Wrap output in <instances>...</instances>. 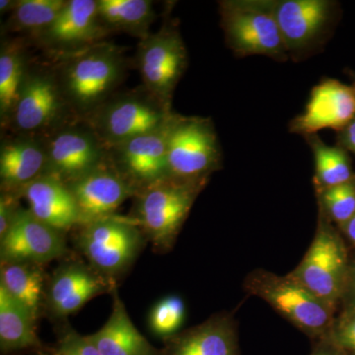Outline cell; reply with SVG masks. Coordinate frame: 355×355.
<instances>
[{
	"label": "cell",
	"instance_id": "6da1fadb",
	"mask_svg": "<svg viewBox=\"0 0 355 355\" xmlns=\"http://www.w3.org/2000/svg\"><path fill=\"white\" fill-rule=\"evenodd\" d=\"M125 69L123 50L105 42L65 55L57 77L69 108L90 116L113 97Z\"/></svg>",
	"mask_w": 355,
	"mask_h": 355
},
{
	"label": "cell",
	"instance_id": "7a4b0ae2",
	"mask_svg": "<svg viewBox=\"0 0 355 355\" xmlns=\"http://www.w3.org/2000/svg\"><path fill=\"white\" fill-rule=\"evenodd\" d=\"M207 179L166 177L135 193L132 218L158 253L169 252Z\"/></svg>",
	"mask_w": 355,
	"mask_h": 355
},
{
	"label": "cell",
	"instance_id": "3957f363",
	"mask_svg": "<svg viewBox=\"0 0 355 355\" xmlns=\"http://www.w3.org/2000/svg\"><path fill=\"white\" fill-rule=\"evenodd\" d=\"M76 229L74 243L86 263L114 284L130 270L148 242L132 217L114 214Z\"/></svg>",
	"mask_w": 355,
	"mask_h": 355
},
{
	"label": "cell",
	"instance_id": "277c9868",
	"mask_svg": "<svg viewBox=\"0 0 355 355\" xmlns=\"http://www.w3.org/2000/svg\"><path fill=\"white\" fill-rule=\"evenodd\" d=\"M244 288L252 295L263 299L311 338L321 340L330 334L335 309L291 275L280 277L257 270L248 275Z\"/></svg>",
	"mask_w": 355,
	"mask_h": 355
},
{
	"label": "cell",
	"instance_id": "5b68a950",
	"mask_svg": "<svg viewBox=\"0 0 355 355\" xmlns=\"http://www.w3.org/2000/svg\"><path fill=\"white\" fill-rule=\"evenodd\" d=\"M173 114L170 107L144 88L114 95L88 118L90 128L108 149L159 130Z\"/></svg>",
	"mask_w": 355,
	"mask_h": 355
},
{
	"label": "cell",
	"instance_id": "8992f818",
	"mask_svg": "<svg viewBox=\"0 0 355 355\" xmlns=\"http://www.w3.org/2000/svg\"><path fill=\"white\" fill-rule=\"evenodd\" d=\"M289 275L336 309L347 286V252L323 214L307 253Z\"/></svg>",
	"mask_w": 355,
	"mask_h": 355
},
{
	"label": "cell",
	"instance_id": "52a82bcc",
	"mask_svg": "<svg viewBox=\"0 0 355 355\" xmlns=\"http://www.w3.org/2000/svg\"><path fill=\"white\" fill-rule=\"evenodd\" d=\"M217 137L209 120L174 114L167 141L168 177L209 179L218 167Z\"/></svg>",
	"mask_w": 355,
	"mask_h": 355
},
{
	"label": "cell",
	"instance_id": "ba28073f",
	"mask_svg": "<svg viewBox=\"0 0 355 355\" xmlns=\"http://www.w3.org/2000/svg\"><path fill=\"white\" fill-rule=\"evenodd\" d=\"M221 6L226 40L235 53L275 58L286 53L287 48L272 4L231 1Z\"/></svg>",
	"mask_w": 355,
	"mask_h": 355
},
{
	"label": "cell",
	"instance_id": "9c48e42d",
	"mask_svg": "<svg viewBox=\"0 0 355 355\" xmlns=\"http://www.w3.org/2000/svg\"><path fill=\"white\" fill-rule=\"evenodd\" d=\"M137 62L144 88L171 108L173 92L187 67V51L179 33L163 27L140 40Z\"/></svg>",
	"mask_w": 355,
	"mask_h": 355
},
{
	"label": "cell",
	"instance_id": "30bf717a",
	"mask_svg": "<svg viewBox=\"0 0 355 355\" xmlns=\"http://www.w3.org/2000/svg\"><path fill=\"white\" fill-rule=\"evenodd\" d=\"M64 259L46 282L44 313L65 322L96 296L113 292L116 284L78 259Z\"/></svg>",
	"mask_w": 355,
	"mask_h": 355
},
{
	"label": "cell",
	"instance_id": "8fae6325",
	"mask_svg": "<svg viewBox=\"0 0 355 355\" xmlns=\"http://www.w3.org/2000/svg\"><path fill=\"white\" fill-rule=\"evenodd\" d=\"M69 251L64 233L51 227L21 207L12 225L0 238L1 263H32L44 266L67 258Z\"/></svg>",
	"mask_w": 355,
	"mask_h": 355
},
{
	"label": "cell",
	"instance_id": "7c38bea8",
	"mask_svg": "<svg viewBox=\"0 0 355 355\" xmlns=\"http://www.w3.org/2000/svg\"><path fill=\"white\" fill-rule=\"evenodd\" d=\"M67 107L57 74L28 69L10 123L20 135L36 137L55 127Z\"/></svg>",
	"mask_w": 355,
	"mask_h": 355
},
{
	"label": "cell",
	"instance_id": "4fadbf2b",
	"mask_svg": "<svg viewBox=\"0 0 355 355\" xmlns=\"http://www.w3.org/2000/svg\"><path fill=\"white\" fill-rule=\"evenodd\" d=\"M48 175L69 184L106 162L107 148L92 128H65L46 142Z\"/></svg>",
	"mask_w": 355,
	"mask_h": 355
},
{
	"label": "cell",
	"instance_id": "5bb4252c",
	"mask_svg": "<svg viewBox=\"0 0 355 355\" xmlns=\"http://www.w3.org/2000/svg\"><path fill=\"white\" fill-rule=\"evenodd\" d=\"M173 116L159 130L107 149L110 163L137 191L168 177L167 141Z\"/></svg>",
	"mask_w": 355,
	"mask_h": 355
},
{
	"label": "cell",
	"instance_id": "9a60e30c",
	"mask_svg": "<svg viewBox=\"0 0 355 355\" xmlns=\"http://www.w3.org/2000/svg\"><path fill=\"white\" fill-rule=\"evenodd\" d=\"M110 32L100 20L97 0H67L53 24L37 38L67 55L102 43Z\"/></svg>",
	"mask_w": 355,
	"mask_h": 355
},
{
	"label": "cell",
	"instance_id": "2e32d148",
	"mask_svg": "<svg viewBox=\"0 0 355 355\" xmlns=\"http://www.w3.org/2000/svg\"><path fill=\"white\" fill-rule=\"evenodd\" d=\"M106 162L67 184L76 198L81 224L114 216L128 198L137 193L130 182Z\"/></svg>",
	"mask_w": 355,
	"mask_h": 355
},
{
	"label": "cell",
	"instance_id": "e0dca14e",
	"mask_svg": "<svg viewBox=\"0 0 355 355\" xmlns=\"http://www.w3.org/2000/svg\"><path fill=\"white\" fill-rule=\"evenodd\" d=\"M355 114V93L352 88L336 80H327L311 93L305 112L294 121L298 132L312 133L347 125Z\"/></svg>",
	"mask_w": 355,
	"mask_h": 355
},
{
	"label": "cell",
	"instance_id": "ac0fdd59",
	"mask_svg": "<svg viewBox=\"0 0 355 355\" xmlns=\"http://www.w3.org/2000/svg\"><path fill=\"white\" fill-rule=\"evenodd\" d=\"M162 355H240L233 318L219 314L163 340Z\"/></svg>",
	"mask_w": 355,
	"mask_h": 355
},
{
	"label": "cell",
	"instance_id": "d6986e66",
	"mask_svg": "<svg viewBox=\"0 0 355 355\" xmlns=\"http://www.w3.org/2000/svg\"><path fill=\"white\" fill-rule=\"evenodd\" d=\"M19 196L27 200L33 216L64 234L81 225L76 198L69 186L55 178L42 175L22 189Z\"/></svg>",
	"mask_w": 355,
	"mask_h": 355
},
{
	"label": "cell",
	"instance_id": "ffe728a7",
	"mask_svg": "<svg viewBox=\"0 0 355 355\" xmlns=\"http://www.w3.org/2000/svg\"><path fill=\"white\" fill-rule=\"evenodd\" d=\"M46 166V144L36 137L20 135L4 142L0 148L1 191L19 196L22 189L44 175Z\"/></svg>",
	"mask_w": 355,
	"mask_h": 355
},
{
	"label": "cell",
	"instance_id": "44dd1931",
	"mask_svg": "<svg viewBox=\"0 0 355 355\" xmlns=\"http://www.w3.org/2000/svg\"><path fill=\"white\" fill-rule=\"evenodd\" d=\"M287 50L304 48L320 33L330 15V3L323 0H286L273 6Z\"/></svg>",
	"mask_w": 355,
	"mask_h": 355
},
{
	"label": "cell",
	"instance_id": "7402d4cb",
	"mask_svg": "<svg viewBox=\"0 0 355 355\" xmlns=\"http://www.w3.org/2000/svg\"><path fill=\"white\" fill-rule=\"evenodd\" d=\"M113 306L109 319L89 338L102 355H162V349L153 347L141 335L128 316L118 287L111 293Z\"/></svg>",
	"mask_w": 355,
	"mask_h": 355
},
{
	"label": "cell",
	"instance_id": "603a6c76",
	"mask_svg": "<svg viewBox=\"0 0 355 355\" xmlns=\"http://www.w3.org/2000/svg\"><path fill=\"white\" fill-rule=\"evenodd\" d=\"M49 349L37 334V322L27 310L0 287V352L2 355L23 352L44 354Z\"/></svg>",
	"mask_w": 355,
	"mask_h": 355
},
{
	"label": "cell",
	"instance_id": "cb8c5ba5",
	"mask_svg": "<svg viewBox=\"0 0 355 355\" xmlns=\"http://www.w3.org/2000/svg\"><path fill=\"white\" fill-rule=\"evenodd\" d=\"M48 279L43 266L0 263V287L23 306L37 323L44 313Z\"/></svg>",
	"mask_w": 355,
	"mask_h": 355
},
{
	"label": "cell",
	"instance_id": "d4e9b609",
	"mask_svg": "<svg viewBox=\"0 0 355 355\" xmlns=\"http://www.w3.org/2000/svg\"><path fill=\"white\" fill-rule=\"evenodd\" d=\"M98 13L109 31L128 33L140 40L150 34L155 21L150 0H97Z\"/></svg>",
	"mask_w": 355,
	"mask_h": 355
},
{
	"label": "cell",
	"instance_id": "484cf974",
	"mask_svg": "<svg viewBox=\"0 0 355 355\" xmlns=\"http://www.w3.org/2000/svg\"><path fill=\"white\" fill-rule=\"evenodd\" d=\"M27 72V60L20 43L2 44L0 51V119L2 125L10 123Z\"/></svg>",
	"mask_w": 355,
	"mask_h": 355
},
{
	"label": "cell",
	"instance_id": "4316f807",
	"mask_svg": "<svg viewBox=\"0 0 355 355\" xmlns=\"http://www.w3.org/2000/svg\"><path fill=\"white\" fill-rule=\"evenodd\" d=\"M65 3L67 0H16L8 29L38 37L53 24Z\"/></svg>",
	"mask_w": 355,
	"mask_h": 355
},
{
	"label": "cell",
	"instance_id": "83f0119b",
	"mask_svg": "<svg viewBox=\"0 0 355 355\" xmlns=\"http://www.w3.org/2000/svg\"><path fill=\"white\" fill-rule=\"evenodd\" d=\"M316 162L315 182L320 191L349 183L352 168L347 156L336 147L326 146L319 139L312 144Z\"/></svg>",
	"mask_w": 355,
	"mask_h": 355
},
{
	"label": "cell",
	"instance_id": "f1b7e54d",
	"mask_svg": "<svg viewBox=\"0 0 355 355\" xmlns=\"http://www.w3.org/2000/svg\"><path fill=\"white\" fill-rule=\"evenodd\" d=\"M186 319V305L178 295H169L159 300L151 308L148 316L149 330L165 340L181 330Z\"/></svg>",
	"mask_w": 355,
	"mask_h": 355
},
{
	"label": "cell",
	"instance_id": "f546056e",
	"mask_svg": "<svg viewBox=\"0 0 355 355\" xmlns=\"http://www.w3.org/2000/svg\"><path fill=\"white\" fill-rule=\"evenodd\" d=\"M322 205L329 216L340 226L355 214V186L352 182L321 191Z\"/></svg>",
	"mask_w": 355,
	"mask_h": 355
},
{
	"label": "cell",
	"instance_id": "4dcf8cb0",
	"mask_svg": "<svg viewBox=\"0 0 355 355\" xmlns=\"http://www.w3.org/2000/svg\"><path fill=\"white\" fill-rule=\"evenodd\" d=\"M48 355H102L88 336L74 330L67 321L58 323L57 342Z\"/></svg>",
	"mask_w": 355,
	"mask_h": 355
},
{
	"label": "cell",
	"instance_id": "1f68e13d",
	"mask_svg": "<svg viewBox=\"0 0 355 355\" xmlns=\"http://www.w3.org/2000/svg\"><path fill=\"white\" fill-rule=\"evenodd\" d=\"M327 340L349 354H355V310H349L334 322Z\"/></svg>",
	"mask_w": 355,
	"mask_h": 355
},
{
	"label": "cell",
	"instance_id": "d6a6232c",
	"mask_svg": "<svg viewBox=\"0 0 355 355\" xmlns=\"http://www.w3.org/2000/svg\"><path fill=\"white\" fill-rule=\"evenodd\" d=\"M20 197L17 193L1 191L0 196V238L6 234L8 229L12 225L16 214L21 207Z\"/></svg>",
	"mask_w": 355,
	"mask_h": 355
},
{
	"label": "cell",
	"instance_id": "836d02e7",
	"mask_svg": "<svg viewBox=\"0 0 355 355\" xmlns=\"http://www.w3.org/2000/svg\"><path fill=\"white\" fill-rule=\"evenodd\" d=\"M309 355H349L345 350L336 347L330 340L324 338V340H318L312 352Z\"/></svg>",
	"mask_w": 355,
	"mask_h": 355
},
{
	"label": "cell",
	"instance_id": "e575fe53",
	"mask_svg": "<svg viewBox=\"0 0 355 355\" xmlns=\"http://www.w3.org/2000/svg\"><path fill=\"white\" fill-rule=\"evenodd\" d=\"M345 142L350 150L355 153V121L350 123L345 132Z\"/></svg>",
	"mask_w": 355,
	"mask_h": 355
},
{
	"label": "cell",
	"instance_id": "d590c367",
	"mask_svg": "<svg viewBox=\"0 0 355 355\" xmlns=\"http://www.w3.org/2000/svg\"><path fill=\"white\" fill-rule=\"evenodd\" d=\"M343 228L350 241L355 244V214L345 225L343 226Z\"/></svg>",
	"mask_w": 355,
	"mask_h": 355
},
{
	"label": "cell",
	"instance_id": "8d00e7d4",
	"mask_svg": "<svg viewBox=\"0 0 355 355\" xmlns=\"http://www.w3.org/2000/svg\"><path fill=\"white\" fill-rule=\"evenodd\" d=\"M15 4L16 0H1V1H0V13L10 14L12 12Z\"/></svg>",
	"mask_w": 355,
	"mask_h": 355
},
{
	"label": "cell",
	"instance_id": "74e56055",
	"mask_svg": "<svg viewBox=\"0 0 355 355\" xmlns=\"http://www.w3.org/2000/svg\"><path fill=\"white\" fill-rule=\"evenodd\" d=\"M352 286H350V288H352V306H350L349 310H355V268L354 272H352Z\"/></svg>",
	"mask_w": 355,
	"mask_h": 355
},
{
	"label": "cell",
	"instance_id": "f35d334b",
	"mask_svg": "<svg viewBox=\"0 0 355 355\" xmlns=\"http://www.w3.org/2000/svg\"><path fill=\"white\" fill-rule=\"evenodd\" d=\"M49 350H50V349H49ZM49 350H48V352H44V354H38V355H48Z\"/></svg>",
	"mask_w": 355,
	"mask_h": 355
},
{
	"label": "cell",
	"instance_id": "ab89813d",
	"mask_svg": "<svg viewBox=\"0 0 355 355\" xmlns=\"http://www.w3.org/2000/svg\"><path fill=\"white\" fill-rule=\"evenodd\" d=\"M349 355H355V354H349Z\"/></svg>",
	"mask_w": 355,
	"mask_h": 355
}]
</instances>
